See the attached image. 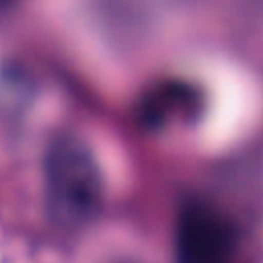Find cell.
Wrapping results in <instances>:
<instances>
[{
	"instance_id": "1",
	"label": "cell",
	"mask_w": 263,
	"mask_h": 263,
	"mask_svg": "<svg viewBox=\"0 0 263 263\" xmlns=\"http://www.w3.org/2000/svg\"><path fill=\"white\" fill-rule=\"evenodd\" d=\"M45 205L62 230H78L95 220L103 203V179L88 146L74 136L51 140L43 160Z\"/></svg>"
},
{
	"instance_id": "2",
	"label": "cell",
	"mask_w": 263,
	"mask_h": 263,
	"mask_svg": "<svg viewBox=\"0 0 263 263\" xmlns=\"http://www.w3.org/2000/svg\"><path fill=\"white\" fill-rule=\"evenodd\" d=\"M175 263H238L232 224L214 205L189 201L175 222Z\"/></svg>"
},
{
	"instance_id": "3",
	"label": "cell",
	"mask_w": 263,
	"mask_h": 263,
	"mask_svg": "<svg viewBox=\"0 0 263 263\" xmlns=\"http://www.w3.org/2000/svg\"><path fill=\"white\" fill-rule=\"evenodd\" d=\"M113 263H140V261H136V259H117Z\"/></svg>"
}]
</instances>
